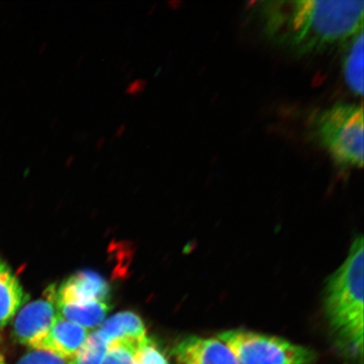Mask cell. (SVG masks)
I'll return each mask as SVG.
<instances>
[{"mask_svg":"<svg viewBox=\"0 0 364 364\" xmlns=\"http://www.w3.org/2000/svg\"><path fill=\"white\" fill-rule=\"evenodd\" d=\"M253 11L268 40L296 54L331 49L363 30V1H260Z\"/></svg>","mask_w":364,"mask_h":364,"instance_id":"1","label":"cell"},{"mask_svg":"<svg viewBox=\"0 0 364 364\" xmlns=\"http://www.w3.org/2000/svg\"><path fill=\"white\" fill-rule=\"evenodd\" d=\"M363 236L356 237L346 259L328 280L325 314L339 343L363 363Z\"/></svg>","mask_w":364,"mask_h":364,"instance_id":"2","label":"cell"},{"mask_svg":"<svg viewBox=\"0 0 364 364\" xmlns=\"http://www.w3.org/2000/svg\"><path fill=\"white\" fill-rule=\"evenodd\" d=\"M138 344L116 343L109 346L102 364H133L134 353Z\"/></svg>","mask_w":364,"mask_h":364,"instance_id":"15","label":"cell"},{"mask_svg":"<svg viewBox=\"0 0 364 364\" xmlns=\"http://www.w3.org/2000/svg\"><path fill=\"white\" fill-rule=\"evenodd\" d=\"M26 301V296L18 277L6 262L0 261V328L14 318Z\"/></svg>","mask_w":364,"mask_h":364,"instance_id":"10","label":"cell"},{"mask_svg":"<svg viewBox=\"0 0 364 364\" xmlns=\"http://www.w3.org/2000/svg\"><path fill=\"white\" fill-rule=\"evenodd\" d=\"M87 336V329L62 318L58 314L51 329L36 347V350L50 352L59 358L70 360L85 343Z\"/></svg>","mask_w":364,"mask_h":364,"instance_id":"8","label":"cell"},{"mask_svg":"<svg viewBox=\"0 0 364 364\" xmlns=\"http://www.w3.org/2000/svg\"><path fill=\"white\" fill-rule=\"evenodd\" d=\"M310 127L314 138L331 156L338 168H363V105L335 104L316 112Z\"/></svg>","mask_w":364,"mask_h":364,"instance_id":"3","label":"cell"},{"mask_svg":"<svg viewBox=\"0 0 364 364\" xmlns=\"http://www.w3.org/2000/svg\"><path fill=\"white\" fill-rule=\"evenodd\" d=\"M107 344H138L146 337L142 318L133 312H121L107 318L100 330Z\"/></svg>","mask_w":364,"mask_h":364,"instance_id":"9","label":"cell"},{"mask_svg":"<svg viewBox=\"0 0 364 364\" xmlns=\"http://www.w3.org/2000/svg\"><path fill=\"white\" fill-rule=\"evenodd\" d=\"M0 364H6V360H4V355H2L1 353H0Z\"/></svg>","mask_w":364,"mask_h":364,"instance_id":"17","label":"cell"},{"mask_svg":"<svg viewBox=\"0 0 364 364\" xmlns=\"http://www.w3.org/2000/svg\"><path fill=\"white\" fill-rule=\"evenodd\" d=\"M18 364H66L63 358L50 352L36 350L26 354Z\"/></svg>","mask_w":364,"mask_h":364,"instance_id":"16","label":"cell"},{"mask_svg":"<svg viewBox=\"0 0 364 364\" xmlns=\"http://www.w3.org/2000/svg\"><path fill=\"white\" fill-rule=\"evenodd\" d=\"M218 339L233 352L239 364H310L315 352L284 338L247 330H228Z\"/></svg>","mask_w":364,"mask_h":364,"instance_id":"4","label":"cell"},{"mask_svg":"<svg viewBox=\"0 0 364 364\" xmlns=\"http://www.w3.org/2000/svg\"><path fill=\"white\" fill-rule=\"evenodd\" d=\"M59 315L85 329L95 328L104 322L109 313V303L60 304L56 305Z\"/></svg>","mask_w":364,"mask_h":364,"instance_id":"12","label":"cell"},{"mask_svg":"<svg viewBox=\"0 0 364 364\" xmlns=\"http://www.w3.org/2000/svg\"><path fill=\"white\" fill-rule=\"evenodd\" d=\"M178 364H239L233 352L218 338L186 337L172 350Z\"/></svg>","mask_w":364,"mask_h":364,"instance_id":"7","label":"cell"},{"mask_svg":"<svg viewBox=\"0 0 364 364\" xmlns=\"http://www.w3.org/2000/svg\"><path fill=\"white\" fill-rule=\"evenodd\" d=\"M363 30L349 40L343 60L345 81L352 92L358 97L363 93Z\"/></svg>","mask_w":364,"mask_h":364,"instance_id":"11","label":"cell"},{"mask_svg":"<svg viewBox=\"0 0 364 364\" xmlns=\"http://www.w3.org/2000/svg\"><path fill=\"white\" fill-rule=\"evenodd\" d=\"M55 306L60 304L107 303L111 299V287L104 277L91 270H82L71 275L57 289H47Z\"/></svg>","mask_w":364,"mask_h":364,"instance_id":"5","label":"cell"},{"mask_svg":"<svg viewBox=\"0 0 364 364\" xmlns=\"http://www.w3.org/2000/svg\"><path fill=\"white\" fill-rule=\"evenodd\" d=\"M133 364H170L168 359L154 340L146 336L141 340L134 353Z\"/></svg>","mask_w":364,"mask_h":364,"instance_id":"14","label":"cell"},{"mask_svg":"<svg viewBox=\"0 0 364 364\" xmlns=\"http://www.w3.org/2000/svg\"><path fill=\"white\" fill-rule=\"evenodd\" d=\"M57 316L56 306L46 291V299L28 304L18 314L14 326V337L21 344L36 349L51 329Z\"/></svg>","mask_w":364,"mask_h":364,"instance_id":"6","label":"cell"},{"mask_svg":"<svg viewBox=\"0 0 364 364\" xmlns=\"http://www.w3.org/2000/svg\"><path fill=\"white\" fill-rule=\"evenodd\" d=\"M107 350L109 344L100 331L91 333L69 364H102Z\"/></svg>","mask_w":364,"mask_h":364,"instance_id":"13","label":"cell"}]
</instances>
